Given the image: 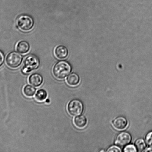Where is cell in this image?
Instances as JSON below:
<instances>
[{
    "label": "cell",
    "instance_id": "cell-1",
    "mask_svg": "<svg viewBox=\"0 0 152 152\" xmlns=\"http://www.w3.org/2000/svg\"><path fill=\"white\" fill-rule=\"evenodd\" d=\"M72 68L70 64L66 61L58 62L53 68V73L55 77L59 79L65 78L70 73Z\"/></svg>",
    "mask_w": 152,
    "mask_h": 152
},
{
    "label": "cell",
    "instance_id": "cell-2",
    "mask_svg": "<svg viewBox=\"0 0 152 152\" xmlns=\"http://www.w3.org/2000/svg\"><path fill=\"white\" fill-rule=\"evenodd\" d=\"M40 61L38 58L34 55H30L25 59L22 72L28 74L39 67Z\"/></svg>",
    "mask_w": 152,
    "mask_h": 152
},
{
    "label": "cell",
    "instance_id": "cell-3",
    "mask_svg": "<svg viewBox=\"0 0 152 152\" xmlns=\"http://www.w3.org/2000/svg\"><path fill=\"white\" fill-rule=\"evenodd\" d=\"M16 23L21 30L28 32L33 28L34 22L33 19L31 16L27 15H22L17 18Z\"/></svg>",
    "mask_w": 152,
    "mask_h": 152
},
{
    "label": "cell",
    "instance_id": "cell-4",
    "mask_svg": "<svg viewBox=\"0 0 152 152\" xmlns=\"http://www.w3.org/2000/svg\"><path fill=\"white\" fill-rule=\"evenodd\" d=\"M23 60L21 55L16 52H12L9 53L6 57L7 65L11 68H16L20 66Z\"/></svg>",
    "mask_w": 152,
    "mask_h": 152
},
{
    "label": "cell",
    "instance_id": "cell-5",
    "mask_svg": "<svg viewBox=\"0 0 152 152\" xmlns=\"http://www.w3.org/2000/svg\"><path fill=\"white\" fill-rule=\"evenodd\" d=\"M68 112L71 115L77 116L80 115L83 111L82 103L78 99H73L68 103Z\"/></svg>",
    "mask_w": 152,
    "mask_h": 152
},
{
    "label": "cell",
    "instance_id": "cell-6",
    "mask_svg": "<svg viewBox=\"0 0 152 152\" xmlns=\"http://www.w3.org/2000/svg\"><path fill=\"white\" fill-rule=\"evenodd\" d=\"M131 140V137L130 134L126 132H122L117 135L115 143L119 146L123 147L128 145Z\"/></svg>",
    "mask_w": 152,
    "mask_h": 152
},
{
    "label": "cell",
    "instance_id": "cell-7",
    "mask_svg": "<svg viewBox=\"0 0 152 152\" xmlns=\"http://www.w3.org/2000/svg\"><path fill=\"white\" fill-rule=\"evenodd\" d=\"M113 125L114 127L117 130H123L127 127L128 121L124 117H119L114 121Z\"/></svg>",
    "mask_w": 152,
    "mask_h": 152
},
{
    "label": "cell",
    "instance_id": "cell-8",
    "mask_svg": "<svg viewBox=\"0 0 152 152\" xmlns=\"http://www.w3.org/2000/svg\"><path fill=\"white\" fill-rule=\"evenodd\" d=\"M55 56L59 59H63L68 56V51L66 47L63 45L57 46L55 49Z\"/></svg>",
    "mask_w": 152,
    "mask_h": 152
},
{
    "label": "cell",
    "instance_id": "cell-9",
    "mask_svg": "<svg viewBox=\"0 0 152 152\" xmlns=\"http://www.w3.org/2000/svg\"><path fill=\"white\" fill-rule=\"evenodd\" d=\"M42 76L38 73H34L30 76L29 83L32 86L38 87L41 86L43 83Z\"/></svg>",
    "mask_w": 152,
    "mask_h": 152
},
{
    "label": "cell",
    "instance_id": "cell-10",
    "mask_svg": "<svg viewBox=\"0 0 152 152\" xmlns=\"http://www.w3.org/2000/svg\"><path fill=\"white\" fill-rule=\"evenodd\" d=\"M16 50L21 54H25L29 52L30 45L27 42L25 41H19L16 45Z\"/></svg>",
    "mask_w": 152,
    "mask_h": 152
},
{
    "label": "cell",
    "instance_id": "cell-11",
    "mask_svg": "<svg viewBox=\"0 0 152 152\" xmlns=\"http://www.w3.org/2000/svg\"><path fill=\"white\" fill-rule=\"evenodd\" d=\"M74 123L77 128L79 129H83L87 125V120L84 116H77L74 118Z\"/></svg>",
    "mask_w": 152,
    "mask_h": 152
},
{
    "label": "cell",
    "instance_id": "cell-12",
    "mask_svg": "<svg viewBox=\"0 0 152 152\" xmlns=\"http://www.w3.org/2000/svg\"><path fill=\"white\" fill-rule=\"evenodd\" d=\"M68 84L71 86H77L80 82V77L77 74L72 73L68 76L67 78Z\"/></svg>",
    "mask_w": 152,
    "mask_h": 152
},
{
    "label": "cell",
    "instance_id": "cell-13",
    "mask_svg": "<svg viewBox=\"0 0 152 152\" xmlns=\"http://www.w3.org/2000/svg\"><path fill=\"white\" fill-rule=\"evenodd\" d=\"M48 94L44 89H40L37 91L35 95L36 100L38 102L44 101L47 97Z\"/></svg>",
    "mask_w": 152,
    "mask_h": 152
},
{
    "label": "cell",
    "instance_id": "cell-14",
    "mask_svg": "<svg viewBox=\"0 0 152 152\" xmlns=\"http://www.w3.org/2000/svg\"><path fill=\"white\" fill-rule=\"evenodd\" d=\"M36 89L33 86L28 85L25 86L23 89V92L25 96L31 97L34 96Z\"/></svg>",
    "mask_w": 152,
    "mask_h": 152
},
{
    "label": "cell",
    "instance_id": "cell-15",
    "mask_svg": "<svg viewBox=\"0 0 152 152\" xmlns=\"http://www.w3.org/2000/svg\"><path fill=\"white\" fill-rule=\"evenodd\" d=\"M135 145L138 151L139 152L143 151L146 148V144L145 141L141 138H140V139L137 140L135 142Z\"/></svg>",
    "mask_w": 152,
    "mask_h": 152
},
{
    "label": "cell",
    "instance_id": "cell-16",
    "mask_svg": "<svg viewBox=\"0 0 152 152\" xmlns=\"http://www.w3.org/2000/svg\"><path fill=\"white\" fill-rule=\"evenodd\" d=\"M145 141L147 145L152 147V132H149L146 136Z\"/></svg>",
    "mask_w": 152,
    "mask_h": 152
},
{
    "label": "cell",
    "instance_id": "cell-17",
    "mask_svg": "<svg viewBox=\"0 0 152 152\" xmlns=\"http://www.w3.org/2000/svg\"><path fill=\"white\" fill-rule=\"evenodd\" d=\"M136 149V147L135 146L133 145H129L125 147L123 151L126 152H137Z\"/></svg>",
    "mask_w": 152,
    "mask_h": 152
},
{
    "label": "cell",
    "instance_id": "cell-18",
    "mask_svg": "<svg viewBox=\"0 0 152 152\" xmlns=\"http://www.w3.org/2000/svg\"><path fill=\"white\" fill-rule=\"evenodd\" d=\"M107 152H121V150L120 149L119 147L115 146H113L110 147L107 150Z\"/></svg>",
    "mask_w": 152,
    "mask_h": 152
},
{
    "label": "cell",
    "instance_id": "cell-19",
    "mask_svg": "<svg viewBox=\"0 0 152 152\" xmlns=\"http://www.w3.org/2000/svg\"><path fill=\"white\" fill-rule=\"evenodd\" d=\"M4 61V53L0 50V67L2 66Z\"/></svg>",
    "mask_w": 152,
    "mask_h": 152
},
{
    "label": "cell",
    "instance_id": "cell-20",
    "mask_svg": "<svg viewBox=\"0 0 152 152\" xmlns=\"http://www.w3.org/2000/svg\"><path fill=\"white\" fill-rule=\"evenodd\" d=\"M145 151L147 152H152V147L147 149V150Z\"/></svg>",
    "mask_w": 152,
    "mask_h": 152
},
{
    "label": "cell",
    "instance_id": "cell-21",
    "mask_svg": "<svg viewBox=\"0 0 152 152\" xmlns=\"http://www.w3.org/2000/svg\"><path fill=\"white\" fill-rule=\"evenodd\" d=\"M50 102V100L49 99H47V100H46V102L47 103H49Z\"/></svg>",
    "mask_w": 152,
    "mask_h": 152
}]
</instances>
